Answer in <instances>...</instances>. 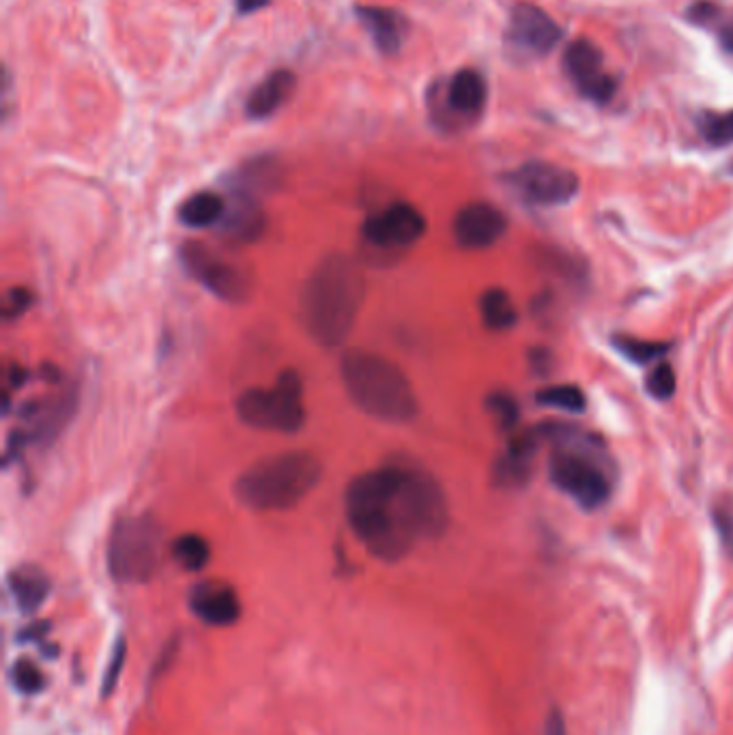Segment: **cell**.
Instances as JSON below:
<instances>
[{
    "label": "cell",
    "instance_id": "obj_30",
    "mask_svg": "<svg viewBox=\"0 0 733 735\" xmlns=\"http://www.w3.org/2000/svg\"><path fill=\"white\" fill-rule=\"evenodd\" d=\"M486 407L501 428L510 430L516 426V422H519V405H516V400L506 392H495L488 396Z\"/></svg>",
    "mask_w": 733,
    "mask_h": 735
},
{
    "label": "cell",
    "instance_id": "obj_18",
    "mask_svg": "<svg viewBox=\"0 0 733 735\" xmlns=\"http://www.w3.org/2000/svg\"><path fill=\"white\" fill-rule=\"evenodd\" d=\"M542 430H531L508 443L506 452L501 454L495 465V480L503 486H521L529 478L531 463L540 448Z\"/></svg>",
    "mask_w": 733,
    "mask_h": 735
},
{
    "label": "cell",
    "instance_id": "obj_1",
    "mask_svg": "<svg viewBox=\"0 0 733 735\" xmlns=\"http://www.w3.org/2000/svg\"><path fill=\"white\" fill-rule=\"evenodd\" d=\"M347 518L372 555L398 561L415 540L441 536L448 527V501L428 471L394 463L353 480Z\"/></svg>",
    "mask_w": 733,
    "mask_h": 735
},
{
    "label": "cell",
    "instance_id": "obj_23",
    "mask_svg": "<svg viewBox=\"0 0 733 735\" xmlns=\"http://www.w3.org/2000/svg\"><path fill=\"white\" fill-rule=\"evenodd\" d=\"M76 407V396L74 392L63 394L59 400L52 402V407L48 409H31L33 411V420H37V430L33 432V439L37 441H52L59 430L67 424V420L71 417V411Z\"/></svg>",
    "mask_w": 733,
    "mask_h": 735
},
{
    "label": "cell",
    "instance_id": "obj_22",
    "mask_svg": "<svg viewBox=\"0 0 733 735\" xmlns=\"http://www.w3.org/2000/svg\"><path fill=\"white\" fill-rule=\"evenodd\" d=\"M280 179V168L278 162L271 160V157H261V160H254L252 164L243 166L237 175V192L254 196L261 192H269L276 187Z\"/></svg>",
    "mask_w": 733,
    "mask_h": 735
},
{
    "label": "cell",
    "instance_id": "obj_11",
    "mask_svg": "<svg viewBox=\"0 0 733 735\" xmlns=\"http://www.w3.org/2000/svg\"><path fill=\"white\" fill-rule=\"evenodd\" d=\"M426 233L424 215L409 203H394L370 215L362 226L364 239L377 250H400L420 241Z\"/></svg>",
    "mask_w": 733,
    "mask_h": 735
},
{
    "label": "cell",
    "instance_id": "obj_31",
    "mask_svg": "<svg viewBox=\"0 0 733 735\" xmlns=\"http://www.w3.org/2000/svg\"><path fill=\"white\" fill-rule=\"evenodd\" d=\"M675 372L673 368L663 362L658 364L650 370L648 374V381H645V387H648V392L656 398V400H669L673 394H675Z\"/></svg>",
    "mask_w": 733,
    "mask_h": 735
},
{
    "label": "cell",
    "instance_id": "obj_15",
    "mask_svg": "<svg viewBox=\"0 0 733 735\" xmlns=\"http://www.w3.org/2000/svg\"><path fill=\"white\" fill-rule=\"evenodd\" d=\"M190 607L209 626H231L241 615V602L235 589L220 581L198 583L190 594Z\"/></svg>",
    "mask_w": 733,
    "mask_h": 735
},
{
    "label": "cell",
    "instance_id": "obj_3",
    "mask_svg": "<svg viewBox=\"0 0 733 735\" xmlns=\"http://www.w3.org/2000/svg\"><path fill=\"white\" fill-rule=\"evenodd\" d=\"M340 374L359 411L387 424H405L418 415V398L394 362L377 353L353 349L342 355Z\"/></svg>",
    "mask_w": 733,
    "mask_h": 735
},
{
    "label": "cell",
    "instance_id": "obj_2",
    "mask_svg": "<svg viewBox=\"0 0 733 735\" xmlns=\"http://www.w3.org/2000/svg\"><path fill=\"white\" fill-rule=\"evenodd\" d=\"M364 295L366 282L353 258L325 256L299 295V319L306 334L325 349H338L355 327Z\"/></svg>",
    "mask_w": 733,
    "mask_h": 735
},
{
    "label": "cell",
    "instance_id": "obj_24",
    "mask_svg": "<svg viewBox=\"0 0 733 735\" xmlns=\"http://www.w3.org/2000/svg\"><path fill=\"white\" fill-rule=\"evenodd\" d=\"M482 321L488 329L506 331L516 323V308L506 291L501 288H488L480 297Z\"/></svg>",
    "mask_w": 733,
    "mask_h": 735
},
{
    "label": "cell",
    "instance_id": "obj_37",
    "mask_svg": "<svg viewBox=\"0 0 733 735\" xmlns=\"http://www.w3.org/2000/svg\"><path fill=\"white\" fill-rule=\"evenodd\" d=\"M718 43H721L723 50L733 54V18L727 20L721 28H718Z\"/></svg>",
    "mask_w": 733,
    "mask_h": 735
},
{
    "label": "cell",
    "instance_id": "obj_26",
    "mask_svg": "<svg viewBox=\"0 0 733 735\" xmlns=\"http://www.w3.org/2000/svg\"><path fill=\"white\" fill-rule=\"evenodd\" d=\"M538 405L553 407L568 413H581L587 407V398L579 385H555L536 394Z\"/></svg>",
    "mask_w": 733,
    "mask_h": 735
},
{
    "label": "cell",
    "instance_id": "obj_34",
    "mask_svg": "<svg viewBox=\"0 0 733 735\" xmlns=\"http://www.w3.org/2000/svg\"><path fill=\"white\" fill-rule=\"evenodd\" d=\"M716 13H718V7L710 3V0H697V3L691 5V9L686 11V16L695 24H708L716 18Z\"/></svg>",
    "mask_w": 733,
    "mask_h": 735
},
{
    "label": "cell",
    "instance_id": "obj_14",
    "mask_svg": "<svg viewBox=\"0 0 733 735\" xmlns=\"http://www.w3.org/2000/svg\"><path fill=\"white\" fill-rule=\"evenodd\" d=\"M508 230V220L495 205L471 203L456 213L454 237L467 250H484L495 245Z\"/></svg>",
    "mask_w": 733,
    "mask_h": 735
},
{
    "label": "cell",
    "instance_id": "obj_17",
    "mask_svg": "<svg viewBox=\"0 0 733 735\" xmlns=\"http://www.w3.org/2000/svg\"><path fill=\"white\" fill-rule=\"evenodd\" d=\"M222 235L235 243H252L263 235L265 213L258 207L256 198L237 192L233 203L226 205V213L220 222Z\"/></svg>",
    "mask_w": 733,
    "mask_h": 735
},
{
    "label": "cell",
    "instance_id": "obj_6",
    "mask_svg": "<svg viewBox=\"0 0 733 735\" xmlns=\"http://www.w3.org/2000/svg\"><path fill=\"white\" fill-rule=\"evenodd\" d=\"M551 482L585 510H596L611 497V478L602 465L594 441L583 445L577 439L559 445L549 460Z\"/></svg>",
    "mask_w": 733,
    "mask_h": 735
},
{
    "label": "cell",
    "instance_id": "obj_16",
    "mask_svg": "<svg viewBox=\"0 0 733 735\" xmlns=\"http://www.w3.org/2000/svg\"><path fill=\"white\" fill-rule=\"evenodd\" d=\"M359 22L383 54H396L409 35V20L400 11L390 7H357Z\"/></svg>",
    "mask_w": 733,
    "mask_h": 735
},
{
    "label": "cell",
    "instance_id": "obj_33",
    "mask_svg": "<svg viewBox=\"0 0 733 735\" xmlns=\"http://www.w3.org/2000/svg\"><path fill=\"white\" fill-rule=\"evenodd\" d=\"M123 665H125V641L121 639L119 643H117V647H114V652H112V658H110V662H108V671H106V677H104V688H102V695L104 697H108L110 693H112V690H114V686H117V682H119V677H121V671H123Z\"/></svg>",
    "mask_w": 733,
    "mask_h": 735
},
{
    "label": "cell",
    "instance_id": "obj_38",
    "mask_svg": "<svg viewBox=\"0 0 733 735\" xmlns=\"http://www.w3.org/2000/svg\"><path fill=\"white\" fill-rule=\"evenodd\" d=\"M269 3L271 0H237V9L239 13H243V16H248V13L265 9Z\"/></svg>",
    "mask_w": 733,
    "mask_h": 735
},
{
    "label": "cell",
    "instance_id": "obj_5",
    "mask_svg": "<svg viewBox=\"0 0 733 735\" xmlns=\"http://www.w3.org/2000/svg\"><path fill=\"white\" fill-rule=\"evenodd\" d=\"M162 529L151 516H129L114 525L108 568L119 583H145L160 568Z\"/></svg>",
    "mask_w": 733,
    "mask_h": 735
},
{
    "label": "cell",
    "instance_id": "obj_20",
    "mask_svg": "<svg viewBox=\"0 0 733 735\" xmlns=\"http://www.w3.org/2000/svg\"><path fill=\"white\" fill-rule=\"evenodd\" d=\"M9 592L24 615H33L41 609L50 594V581L35 566H22L9 574Z\"/></svg>",
    "mask_w": 733,
    "mask_h": 735
},
{
    "label": "cell",
    "instance_id": "obj_21",
    "mask_svg": "<svg viewBox=\"0 0 733 735\" xmlns=\"http://www.w3.org/2000/svg\"><path fill=\"white\" fill-rule=\"evenodd\" d=\"M226 213V200L215 192H196L183 200L179 220L188 228H209L220 224Z\"/></svg>",
    "mask_w": 733,
    "mask_h": 735
},
{
    "label": "cell",
    "instance_id": "obj_19",
    "mask_svg": "<svg viewBox=\"0 0 733 735\" xmlns=\"http://www.w3.org/2000/svg\"><path fill=\"white\" fill-rule=\"evenodd\" d=\"M295 91V74L289 69H276L254 86L246 102V114L254 121L269 119L276 114Z\"/></svg>",
    "mask_w": 733,
    "mask_h": 735
},
{
    "label": "cell",
    "instance_id": "obj_39",
    "mask_svg": "<svg viewBox=\"0 0 733 735\" xmlns=\"http://www.w3.org/2000/svg\"><path fill=\"white\" fill-rule=\"evenodd\" d=\"M48 630V624L46 622H39V624H33L31 628H26L20 632V641H35V639H41L43 634H46Z\"/></svg>",
    "mask_w": 733,
    "mask_h": 735
},
{
    "label": "cell",
    "instance_id": "obj_13",
    "mask_svg": "<svg viewBox=\"0 0 733 735\" xmlns=\"http://www.w3.org/2000/svg\"><path fill=\"white\" fill-rule=\"evenodd\" d=\"M506 39L514 50L531 56H542L549 54L557 46L559 39H562V28H559V24L544 9L521 3L510 13Z\"/></svg>",
    "mask_w": 733,
    "mask_h": 735
},
{
    "label": "cell",
    "instance_id": "obj_40",
    "mask_svg": "<svg viewBox=\"0 0 733 735\" xmlns=\"http://www.w3.org/2000/svg\"><path fill=\"white\" fill-rule=\"evenodd\" d=\"M26 377H28V374H26V370H24V368L13 366V368L9 370V385H11V387H22V385H24V381H26Z\"/></svg>",
    "mask_w": 733,
    "mask_h": 735
},
{
    "label": "cell",
    "instance_id": "obj_36",
    "mask_svg": "<svg viewBox=\"0 0 733 735\" xmlns=\"http://www.w3.org/2000/svg\"><path fill=\"white\" fill-rule=\"evenodd\" d=\"M544 735H568V733H566V723H564L562 712L553 710V712H551V716L546 718Z\"/></svg>",
    "mask_w": 733,
    "mask_h": 735
},
{
    "label": "cell",
    "instance_id": "obj_8",
    "mask_svg": "<svg viewBox=\"0 0 733 735\" xmlns=\"http://www.w3.org/2000/svg\"><path fill=\"white\" fill-rule=\"evenodd\" d=\"M512 190L536 207H562L579 194V177L570 168L551 162H527L508 175Z\"/></svg>",
    "mask_w": 733,
    "mask_h": 735
},
{
    "label": "cell",
    "instance_id": "obj_32",
    "mask_svg": "<svg viewBox=\"0 0 733 735\" xmlns=\"http://www.w3.org/2000/svg\"><path fill=\"white\" fill-rule=\"evenodd\" d=\"M33 304V293L28 291L24 286H13L5 293L3 299V316L7 321L11 319H20V316L31 308Z\"/></svg>",
    "mask_w": 733,
    "mask_h": 735
},
{
    "label": "cell",
    "instance_id": "obj_29",
    "mask_svg": "<svg viewBox=\"0 0 733 735\" xmlns=\"http://www.w3.org/2000/svg\"><path fill=\"white\" fill-rule=\"evenodd\" d=\"M11 682L22 695H37L46 688V675L39 671L35 662L22 658L11 667Z\"/></svg>",
    "mask_w": 733,
    "mask_h": 735
},
{
    "label": "cell",
    "instance_id": "obj_25",
    "mask_svg": "<svg viewBox=\"0 0 733 735\" xmlns=\"http://www.w3.org/2000/svg\"><path fill=\"white\" fill-rule=\"evenodd\" d=\"M209 542L198 533H183L172 544V557L183 570L198 572L209 564Z\"/></svg>",
    "mask_w": 733,
    "mask_h": 735
},
{
    "label": "cell",
    "instance_id": "obj_10",
    "mask_svg": "<svg viewBox=\"0 0 733 735\" xmlns=\"http://www.w3.org/2000/svg\"><path fill=\"white\" fill-rule=\"evenodd\" d=\"M564 69L579 93L596 104H609L617 93V80L602 67V52L589 39L572 41L564 52Z\"/></svg>",
    "mask_w": 733,
    "mask_h": 735
},
{
    "label": "cell",
    "instance_id": "obj_28",
    "mask_svg": "<svg viewBox=\"0 0 733 735\" xmlns=\"http://www.w3.org/2000/svg\"><path fill=\"white\" fill-rule=\"evenodd\" d=\"M615 347L622 355L632 359V362L643 364V366L667 353L665 342H650V340H639V338H628V336L615 338Z\"/></svg>",
    "mask_w": 733,
    "mask_h": 735
},
{
    "label": "cell",
    "instance_id": "obj_9",
    "mask_svg": "<svg viewBox=\"0 0 733 735\" xmlns=\"http://www.w3.org/2000/svg\"><path fill=\"white\" fill-rule=\"evenodd\" d=\"M181 261L185 269L218 299L233 301V304H241V301L248 299L250 280L246 273L233 263H228L220 254L205 248L203 243H185L181 250Z\"/></svg>",
    "mask_w": 733,
    "mask_h": 735
},
{
    "label": "cell",
    "instance_id": "obj_4",
    "mask_svg": "<svg viewBox=\"0 0 733 735\" xmlns=\"http://www.w3.org/2000/svg\"><path fill=\"white\" fill-rule=\"evenodd\" d=\"M321 475V460L310 452L273 454L239 475L235 495L241 506L254 512L291 510L312 493Z\"/></svg>",
    "mask_w": 733,
    "mask_h": 735
},
{
    "label": "cell",
    "instance_id": "obj_7",
    "mask_svg": "<svg viewBox=\"0 0 733 735\" xmlns=\"http://www.w3.org/2000/svg\"><path fill=\"white\" fill-rule=\"evenodd\" d=\"M301 379L295 370H284L271 389H248L237 398V415L243 424L261 430L297 432L306 424L301 402Z\"/></svg>",
    "mask_w": 733,
    "mask_h": 735
},
{
    "label": "cell",
    "instance_id": "obj_35",
    "mask_svg": "<svg viewBox=\"0 0 733 735\" xmlns=\"http://www.w3.org/2000/svg\"><path fill=\"white\" fill-rule=\"evenodd\" d=\"M714 521H716L718 533H721V538H723L725 546L729 549V553H733V514L725 512V510H718L714 514Z\"/></svg>",
    "mask_w": 733,
    "mask_h": 735
},
{
    "label": "cell",
    "instance_id": "obj_12",
    "mask_svg": "<svg viewBox=\"0 0 733 735\" xmlns=\"http://www.w3.org/2000/svg\"><path fill=\"white\" fill-rule=\"evenodd\" d=\"M486 82L476 69H461L443 84L441 97H433L435 119L445 125H461L480 117L486 104Z\"/></svg>",
    "mask_w": 733,
    "mask_h": 735
},
{
    "label": "cell",
    "instance_id": "obj_27",
    "mask_svg": "<svg viewBox=\"0 0 733 735\" xmlns=\"http://www.w3.org/2000/svg\"><path fill=\"white\" fill-rule=\"evenodd\" d=\"M699 127L703 138L714 144V147H727V144H733V110L703 114Z\"/></svg>",
    "mask_w": 733,
    "mask_h": 735
}]
</instances>
